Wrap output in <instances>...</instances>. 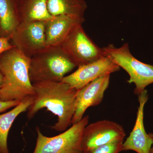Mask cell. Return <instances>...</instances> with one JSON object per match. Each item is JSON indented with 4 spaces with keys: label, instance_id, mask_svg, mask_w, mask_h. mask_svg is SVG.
<instances>
[{
    "label": "cell",
    "instance_id": "cell-1",
    "mask_svg": "<svg viewBox=\"0 0 153 153\" xmlns=\"http://www.w3.org/2000/svg\"><path fill=\"white\" fill-rule=\"evenodd\" d=\"M33 85L35 93L27 109L28 119H32L39 111L46 108L57 117V122L51 127L52 129L65 131L72 125L77 90L62 81H44L33 83Z\"/></svg>",
    "mask_w": 153,
    "mask_h": 153
},
{
    "label": "cell",
    "instance_id": "cell-2",
    "mask_svg": "<svg viewBox=\"0 0 153 153\" xmlns=\"http://www.w3.org/2000/svg\"><path fill=\"white\" fill-rule=\"evenodd\" d=\"M31 58L14 46L0 55V71L3 83L0 101H22L34 95L29 75Z\"/></svg>",
    "mask_w": 153,
    "mask_h": 153
},
{
    "label": "cell",
    "instance_id": "cell-3",
    "mask_svg": "<svg viewBox=\"0 0 153 153\" xmlns=\"http://www.w3.org/2000/svg\"><path fill=\"white\" fill-rule=\"evenodd\" d=\"M77 66L60 46L47 47L31 57L29 75L33 83L60 82Z\"/></svg>",
    "mask_w": 153,
    "mask_h": 153
},
{
    "label": "cell",
    "instance_id": "cell-4",
    "mask_svg": "<svg viewBox=\"0 0 153 153\" xmlns=\"http://www.w3.org/2000/svg\"><path fill=\"white\" fill-rule=\"evenodd\" d=\"M103 55L128 74L127 82L135 86L134 93L138 95L153 83V65L141 62L134 57L128 43L120 47L112 44L102 48Z\"/></svg>",
    "mask_w": 153,
    "mask_h": 153
},
{
    "label": "cell",
    "instance_id": "cell-5",
    "mask_svg": "<svg viewBox=\"0 0 153 153\" xmlns=\"http://www.w3.org/2000/svg\"><path fill=\"white\" fill-rule=\"evenodd\" d=\"M89 120V116L83 117L80 121L54 137L44 135L36 128L37 139L33 153H83L82 134Z\"/></svg>",
    "mask_w": 153,
    "mask_h": 153
},
{
    "label": "cell",
    "instance_id": "cell-6",
    "mask_svg": "<svg viewBox=\"0 0 153 153\" xmlns=\"http://www.w3.org/2000/svg\"><path fill=\"white\" fill-rule=\"evenodd\" d=\"M60 46L77 67L96 61L104 56L102 48L88 36L82 25L75 27Z\"/></svg>",
    "mask_w": 153,
    "mask_h": 153
},
{
    "label": "cell",
    "instance_id": "cell-7",
    "mask_svg": "<svg viewBox=\"0 0 153 153\" xmlns=\"http://www.w3.org/2000/svg\"><path fill=\"white\" fill-rule=\"evenodd\" d=\"M13 45L31 58L47 47L45 22L20 23L11 37Z\"/></svg>",
    "mask_w": 153,
    "mask_h": 153
},
{
    "label": "cell",
    "instance_id": "cell-8",
    "mask_svg": "<svg viewBox=\"0 0 153 153\" xmlns=\"http://www.w3.org/2000/svg\"><path fill=\"white\" fill-rule=\"evenodd\" d=\"M125 136L123 127L112 121L104 120L88 124L82 134L83 153L114 141L123 140Z\"/></svg>",
    "mask_w": 153,
    "mask_h": 153
},
{
    "label": "cell",
    "instance_id": "cell-9",
    "mask_svg": "<svg viewBox=\"0 0 153 153\" xmlns=\"http://www.w3.org/2000/svg\"><path fill=\"white\" fill-rule=\"evenodd\" d=\"M120 70L119 66L104 56L96 61L78 66L76 70L66 75L61 81L78 90L99 77Z\"/></svg>",
    "mask_w": 153,
    "mask_h": 153
},
{
    "label": "cell",
    "instance_id": "cell-10",
    "mask_svg": "<svg viewBox=\"0 0 153 153\" xmlns=\"http://www.w3.org/2000/svg\"><path fill=\"white\" fill-rule=\"evenodd\" d=\"M139 103L134 127L125 141L123 151H133L137 153H150L153 145V133L147 134L144 124L145 105L149 99L148 91L146 89L138 95Z\"/></svg>",
    "mask_w": 153,
    "mask_h": 153
},
{
    "label": "cell",
    "instance_id": "cell-11",
    "mask_svg": "<svg viewBox=\"0 0 153 153\" xmlns=\"http://www.w3.org/2000/svg\"><path fill=\"white\" fill-rule=\"evenodd\" d=\"M110 74L99 77L76 91V110L71 124L77 123L83 117L86 110L101 103L109 85Z\"/></svg>",
    "mask_w": 153,
    "mask_h": 153
},
{
    "label": "cell",
    "instance_id": "cell-12",
    "mask_svg": "<svg viewBox=\"0 0 153 153\" xmlns=\"http://www.w3.org/2000/svg\"><path fill=\"white\" fill-rule=\"evenodd\" d=\"M84 18L70 16H57L45 22L47 47L60 46L77 25H82Z\"/></svg>",
    "mask_w": 153,
    "mask_h": 153
},
{
    "label": "cell",
    "instance_id": "cell-13",
    "mask_svg": "<svg viewBox=\"0 0 153 153\" xmlns=\"http://www.w3.org/2000/svg\"><path fill=\"white\" fill-rule=\"evenodd\" d=\"M19 24L31 22H46L54 16L49 13L47 0H17Z\"/></svg>",
    "mask_w": 153,
    "mask_h": 153
},
{
    "label": "cell",
    "instance_id": "cell-14",
    "mask_svg": "<svg viewBox=\"0 0 153 153\" xmlns=\"http://www.w3.org/2000/svg\"><path fill=\"white\" fill-rule=\"evenodd\" d=\"M33 100V96L29 97L8 112L0 114V153H10L7 141L10 129L19 115L27 111Z\"/></svg>",
    "mask_w": 153,
    "mask_h": 153
},
{
    "label": "cell",
    "instance_id": "cell-15",
    "mask_svg": "<svg viewBox=\"0 0 153 153\" xmlns=\"http://www.w3.org/2000/svg\"><path fill=\"white\" fill-rule=\"evenodd\" d=\"M19 24L17 0H0V37L10 39Z\"/></svg>",
    "mask_w": 153,
    "mask_h": 153
},
{
    "label": "cell",
    "instance_id": "cell-16",
    "mask_svg": "<svg viewBox=\"0 0 153 153\" xmlns=\"http://www.w3.org/2000/svg\"><path fill=\"white\" fill-rule=\"evenodd\" d=\"M47 7L52 16L65 15L84 18L87 4L85 0H47Z\"/></svg>",
    "mask_w": 153,
    "mask_h": 153
},
{
    "label": "cell",
    "instance_id": "cell-17",
    "mask_svg": "<svg viewBox=\"0 0 153 153\" xmlns=\"http://www.w3.org/2000/svg\"><path fill=\"white\" fill-rule=\"evenodd\" d=\"M123 140L114 141L83 153H119L123 151Z\"/></svg>",
    "mask_w": 153,
    "mask_h": 153
},
{
    "label": "cell",
    "instance_id": "cell-18",
    "mask_svg": "<svg viewBox=\"0 0 153 153\" xmlns=\"http://www.w3.org/2000/svg\"><path fill=\"white\" fill-rule=\"evenodd\" d=\"M10 38L0 37V55L14 46L10 42Z\"/></svg>",
    "mask_w": 153,
    "mask_h": 153
},
{
    "label": "cell",
    "instance_id": "cell-19",
    "mask_svg": "<svg viewBox=\"0 0 153 153\" xmlns=\"http://www.w3.org/2000/svg\"><path fill=\"white\" fill-rule=\"evenodd\" d=\"M21 101L18 100L13 101H0V113L4 112L10 108H13L20 103Z\"/></svg>",
    "mask_w": 153,
    "mask_h": 153
},
{
    "label": "cell",
    "instance_id": "cell-20",
    "mask_svg": "<svg viewBox=\"0 0 153 153\" xmlns=\"http://www.w3.org/2000/svg\"><path fill=\"white\" fill-rule=\"evenodd\" d=\"M3 83V76L2 74L1 73L0 71V88L1 87V85H2Z\"/></svg>",
    "mask_w": 153,
    "mask_h": 153
},
{
    "label": "cell",
    "instance_id": "cell-21",
    "mask_svg": "<svg viewBox=\"0 0 153 153\" xmlns=\"http://www.w3.org/2000/svg\"><path fill=\"white\" fill-rule=\"evenodd\" d=\"M150 153H153V145L152 146V148H151Z\"/></svg>",
    "mask_w": 153,
    "mask_h": 153
}]
</instances>
